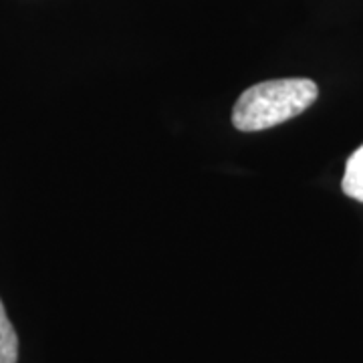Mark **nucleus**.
Here are the masks:
<instances>
[{
	"label": "nucleus",
	"instance_id": "f257e3e1",
	"mask_svg": "<svg viewBox=\"0 0 363 363\" xmlns=\"http://www.w3.org/2000/svg\"><path fill=\"white\" fill-rule=\"evenodd\" d=\"M319 95L311 79H274L248 87L234 105L233 123L240 131H262L309 109Z\"/></svg>",
	"mask_w": 363,
	"mask_h": 363
},
{
	"label": "nucleus",
	"instance_id": "7ed1b4c3",
	"mask_svg": "<svg viewBox=\"0 0 363 363\" xmlns=\"http://www.w3.org/2000/svg\"><path fill=\"white\" fill-rule=\"evenodd\" d=\"M16 359H18V337L0 301V363H16Z\"/></svg>",
	"mask_w": 363,
	"mask_h": 363
},
{
	"label": "nucleus",
	"instance_id": "f03ea898",
	"mask_svg": "<svg viewBox=\"0 0 363 363\" xmlns=\"http://www.w3.org/2000/svg\"><path fill=\"white\" fill-rule=\"evenodd\" d=\"M341 188L350 198L363 202V145L357 147L347 160Z\"/></svg>",
	"mask_w": 363,
	"mask_h": 363
}]
</instances>
